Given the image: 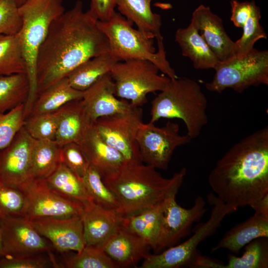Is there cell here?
<instances>
[{
  "mask_svg": "<svg viewBox=\"0 0 268 268\" xmlns=\"http://www.w3.org/2000/svg\"><path fill=\"white\" fill-rule=\"evenodd\" d=\"M97 21L77 0L52 22L38 53L37 93L67 77L86 61L109 52L108 40Z\"/></svg>",
  "mask_w": 268,
  "mask_h": 268,
  "instance_id": "1",
  "label": "cell"
},
{
  "mask_svg": "<svg viewBox=\"0 0 268 268\" xmlns=\"http://www.w3.org/2000/svg\"><path fill=\"white\" fill-rule=\"evenodd\" d=\"M208 184L215 196L237 209L268 194V127L234 144L210 171Z\"/></svg>",
  "mask_w": 268,
  "mask_h": 268,
  "instance_id": "2",
  "label": "cell"
},
{
  "mask_svg": "<svg viewBox=\"0 0 268 268\" xmlns=\"http://www.w3.org/2000/svg\"><path fill=\"white\" fill-rule=\"evenodd\" d=\"M186 173V169L182 168L171 178H166L152 166L142 162L126 163L116 172L102 178L118 200L119 213L125 217L176 195Z\"/></svg>",
  "mask_w": 268,
  "mask_h": 268,
  "instance_id": "3",
  "label": "cell"
},
{
  "mask_svg": "<svg viewBox=\"0 0 268 268\" xmlns=\"http://www.w3.org/2000/svg\"><path fill=\"white\" fill-rule=\"evenodd\" d=\"M151 104L149 123L154 124L161 118L181 119L192 139L197 138L208 123L207 98L193 79L170 78Z\"/></svg>",
  "mask_w": 268,
  "mask_h": 268,
  "instance_id": "4",
  "label": "cell"
},
{
  "mask_svg": "<svg viewBox=\"0 0 268 268\" xmlns=\"http://www.w3.org/2000/svg\"><path fill=\"white\" fill-rule=\"evenodd\" d=\"M63 0H27L18 7L21 27L17 33L26 66L29 95L24 104L27 116L36 99V61L39 49L52 22L65 12Z\"/></svg>",
  "mask_w": 268,
  "mask_h": 268,
  "instance_id": "5",
  "label": "cell"
},
{
  "mask_svg": "<svg viewBox=\"0 0 268 268\" xmlns=\"http://www.w3.org/2000/svg\"><path fill=\"white\" fill-rule=\"evenodd\" d=\"M133 24L116 11L108 21H97L98 27L108 40L109 52L119 61L132 59L149 61L169 78H177L166 59L165 48L159 47L156 51L153 38L134 28Z\"/></svg>",
  "mask_w": 268,
  "mask_h": 268,
  "instance_id": "6",
  "label": "cell"
},
{
  "mask_svg": "<svg viewBox=\"0 0 268 268\" xmlns=\"http://www.w3.org/2000/svg\"><path fill=\"white\" fill-rule=\"evenodd\" d=\"M207 200L213 206L207 220L193 228V234L185 242L169 247L160 254H148L143 259L141 268H178L189 266L199 252V244L214 234L224 217L237 209L233 205L224 202L212 193L207 195Z\"/></svg>",
  "mask_w": 268,
  "mask_h": 268,
  "instance_id": "7",
  "label": "cell"
},
{
  "mask_svg": "<svg viewBox=\"0 0 268 268\" xmlns=\"http://www.w3.org/2000/svg\"><path fill=\"white\" fill-rule=\"evenodd\" d=\"M159 69L152 62L132 59L116 63L110 74L115 85V95L130 100L134 107L147 102L149 93L162 91L170 80L168 76L158 74Z\"/></svg>",
  "mask_w": 268,
  "mask_h": 268,
  "instance_id": "8",
  "label": "cell"
},
{
  "mask_svg": "<svg viewBox=\"0 0 268 268\" xmlns=\"http://www.w3.org/2000/svg\"><path fill=\"white\" fill-rule=\"evenodd\" d=\"M215 70L212 80L205 85L211 92L231 88L241 93L252 86L268 85V51L254 48L241 58L235 56L220 62Z\"/></svg>",
  "mask_w": 268,
  "mask_h": 268,
  "instance_id": "9",
  "label": "cell"
},
{
  "mask_svg": "<svg viewBox=\"0 0 268 268\" xmlns=\"http://www.w3.org/2000/svg\"><path fill=\"white\" fill-rule=\"evenodd\" d=\"M179 132V125L171 121L162 127L143 123L136 137L142 162L156 169H166L176 148L192 140Z\"/></svg>",
  "mask_w": 268,
  "mask_h": 268,
  "instance_id": "10",
  "label": "cell"
},
{
  "mask_svg": "<svg viewBox=\"0 0 268 268\" xmlns=\"http://www.w3.org/2000/svg\"><path fill=\"white\" fill-rule=\"evenodd\" d=\"M142 119V110L134 107L125 113L99 118L93 125L104 140L121 153L126 163L142 162L136 140Z\"/></svg>",
  "mask_w": 268,
  "mask_h": 268,
  "instance_id": "11",
  "label": "cell"
},
{
  "mask_svg": "<svg viewBox=\"0 0 268 268\" xmlns=\"http://www.w3.org/2000/svg\"><path fill=\"white\" fill-rule=\"evenodd\" d=\"M28 201L25 217L29 220L41 218H71L81 215V203L59 194L44 179H34L22 191Z\"/></svg>",
  "mask_w": 268,
  "mask_h": 268,
  "instance_id": "12",
  "label": "cell"
},
{
  "mask_svg": "<svg viewBox=\"0 0 268 268\" xmlns=\"http://www.w3.org/2000/svg\"><path fill=\"white\" fill-rule=\"evenodd\" d=\"M35 141L23 126L0 150V182L22 191L34 179L32 158Z\"/></svg>",
  "mask_w": 268,
  "mask_h": 268,
  "instance_id": "13",
  "label": "cell"
},
{
  "mask_svg": "<svg viewBox=\"0 0 268 268\" xmlns=\"http://www.w3.org/2000/svg\"><path fill=\"white\" fill-rule=\"evenodd\" d=\"M176 196L167 199L164 204L158 252L175 246L182 238L190 235L194 223L199 221L207 211L205 201L201 196L195 198L190 208L179 205Z\"/></svg>",
  "mask_w": 268,
  "mask_h": 268,
  "instance_id": "14",
  "label": "cell"
},
{
  "mask_svg": "<svg viewBox=\"0 0 268 268\" xmlns=\"http://www.w3.org/2000/svg\"><path fill=\"white\" fill-rule=\"evenodd\" d=\"M0 232L4 256L55 251L50 242L25 217L0 219Z\"/></svg>",
  "mask_w": 268,
  "mask_h": 268,
  "instance_id": "15",
  "label": "cell"
},
{
  "mask_svg": "<svg viewBox=\"0 0 268 268\" xmlns=\"http://www.w3.org/2000/svg\"><path fill=\"white\" fill-rule=\"evenodd\" d=\"M30 221L57 252H78L86 245L81 216L67 218H41Z\"/></svg>",
  "mask_w": 268,
  "mask_h": 268,
  "instance_id": "16",
  "label": "cell"
},
{
  "mask_svg": "<svg viewBox=\"0 0 268 268\" xmlns=\"http://www.w3.org/2000/svg\"><path fill=\"white\" fill-rule=\"evenodd\" d=\"M191 22L220 62L235 56V42L225 31L221 18L209 6H198L192 13Z\"/></svg>",
  "mask_w": 268,
  "mask_h": 268,
  "instance_id": "17",
  "label": "cell"
},
{
  "mask_svg": "<svg viewBox=\"0 0 268 268\" xmlns=\"http://www.w3.org/2000/svg\"><path fill=\"white\" fill-rule=\"evenodd\" d=\"M115 85L110 73L84 91L82 100L91 120L130 111L133 106L127 100L116 97Z\"/></svg>",
  "mask_w": 268,
  "mask_h": 268,
  "instance_id": "18",
  "label": "cell"
},
{
  "mask_svg": "<svg viewBox=\"0 0 268 268\" xmlns=\"http://www.w3.org/2000/svg\"><path fill=\"white\" fill-rule=\"evenodd\" d=\"M230 3L231 21L234 26L243 29L242 36L235 42V56L240 58L254 48L257 41L267 39V36L260 23V9L254 0L242 2L232 0Z\"/></svg>",
  "mask_w": 268,
  "mask_h": 268,
  "instance_id": "19",
  "label": "cell"
},
{
  "mask_svg": "<svg viewBox=\"0 0 268 268\" xmlns=\"http://www.w3.org/2000/svg\"><path fill=\"white\" fill-rule=\"evenodd\" d=\"M118 268L135 267L148 254L149 246L121 224L101 246Z\"/></svg>",
  "mask_w": 268,
  "mask_h": 268,
  "instance_id": "20",
  "label": "cell"
},
{
  "mask_svg": "<svg viewBox=\"0 0 268 268\" xmlns=\"http://www.w3.org/2000/svg\"><path fill=\"white\" fill-rule=\"evenodd\" d=\"M56 113L57 128L55 141L61 146L69 142L79 144L93 124L82 99L67 103Z\"/></svg>",
  "mask_w": 268,
  "mask_h": 268,
  "instance_id": "21",
  "label": "cell"
},
{
  "mask_svg": "<svg viewBox=\"0 0 268 268\" xmlns=\"http://www.w3.org/2000/svg\"><path fill=\"white\" fill-rule=\"evenodd\" d=\"M79 144L90 165L96 169L102 178L116 172L126 163L121 153L104 140L93 124Z\"/></svg>",
  "mask_w": 268,
  "mask_h": 268,
  "instance_id": "22",
  "label": "cell"
},
{
  "mask_svg": "<svg viewBox=\"0 0 268 268\" xmlns=\"http://www.w3.org/2000/svg\"><path fill=\"white\" fill-rule=\"evenodd\" d=\"M86 245L101 246L120 226L122 216L117 211L95 204L85 207L81 215Z\"/></svg>",
  "mask_w": 268,
  "mask_h": 268,
  "instance_id": "23",
  "label": "cell"
},
{
  "mask_svg": "<svg viewBox=\"0 0 268 268\" xmlns=\"http://www.w3.org/2000/svg\"><path fill=\"white\" fill-rule=\"evenodd\" d=\"M175 40L182 55L191 60L196 69H215L220 63L192 22L186 28L177 30Z\"/></svg>",
  "mask_w": 268,
  "mask_h": 268,
  "instance_id": "24",
  "label": "cell"
},
{
  "mask_svg": "<svg viewBox=\"0 0 268 268\" xmlns=\"http://www.w3.org/2000/svg\"><path fill=\"white\" fill-rule=\"evenodd\" d=\"M268 237V218L257 213L233 227L211 249H225L235 254L254 239Z\"/></svg>",
  "mask_w": 268,
  "mask_h": 268,
  "instance_id": "25",
  "label": "cell"
},
{
  "mask_svg": "<svg viewBox=\"0 0 268 268\" xmlns=\"http://www.w3.org/2000/svg\"><path fill=\"white\" fill-rule=\"evenodd\" d=\"M152 0H116V6L119 13L134 23L137 29L152 38H155L157 44L163 43L160 32L161 18L159 14L152 12Z\"/></svg>",
  "mask_w": 268,
  "mask_h": 268,
  "instance_id": "26",
  "label": "cell"
},
{
  "mask_svg": "<svg viewBox=\"0 0 268 268\" xmlns=\"http://www.w3.org/2000/svg\"><path fill=\"white\" fill-rule=\"evenodd\" d=\"M165 201L137 213L123 217L122 223L156 252L159 250L162 213Z\"/></svg>",
  "mask_w": 268,
  "mask_h": 268,
  "instance_id": "27",
  "label": "cell"
},
{
  "mask_svg": "<svg viewBox=\"0 0 268 268\" xmlns=\"http://www.w3.org/2000/svg\"><path fill=\"white\" fill-rule=\"evenodd\" d=\"M84 91L73 88L66 77L37 93L28 116L54 112L70 101L82 99Z\"/></svg>",
  "mask_w": 268,
  "mask_h": 268,
  "instance_id": "28",
  "label": "cell"
},
{
  "mask_svg": "<svg viewBox=\"0 0 268 268\" xmlns=\"http://www.w3.org/2000/svg\"><path fill=\"white\" fill-rule=\"evenodd\" d=\"M119 61L110 52L92 58L83 62L67 76L70 85L75 89L84 91L104 75L110 73Z\"/></svg>",
  "mask_w": 268,
  "mask_h": 268,
  "instance_id": "29",
  "label": "cell"
},
{
  "mask_svg": "<svg viewBox=\"0 0 268 268\" xmlns=\"http://www.w3.org/2000/svg\"><path fill=\"white\" fill-rule=\"evenodd\" d=\"M46 180L50 187L56 192L81 203L84 207L94 204L87 192L83 178L62 162Z\"/></svg>",
  "mask_w": 268,
  "mask_h": 268,
  "instance_id": "30",
  "label": "cell"
},
{
  "mask_svg": "<svg viewBox=\"0 0 268 268\" xmlns=\"http://www.w3.org/2000/svg\"><path fill=\"white\" fill-rule=\"evenodd\" d=\"M61 146L54 140H35L32 153V173L34 179H46L61 162Z\"/></svg>",
  "mask_w": 268,
  "mask_h": 268,
  "instance_id": "31",
  "label": "cell"
},
{
  "mask_svg": "<svg viewBox=\"0 0 268 268\" xmlns=\"http://www.w3.org/2000/svg\"><path fill=\"white\" fill-rule=\"evenodd\" d=\"M26 73L0 76V114H4L16 106L25 104L29 93Z\"/></svg>",
  "mask_w": 268,
  "mask_h": 268,
  "instance_id": "32",
  "label": "cell"
},
{
  "mask_svg": "<svg viewBox=\"0 0 268 268\" xmlns=\"http://www.w3.org/2000/svg\"><path fill=\"white\" fill-rule=\"evenodd\" d=\"M26 63L18 36L0 35V76L26 73Z\"/></svg>",
  "mask_w": 268,
  "mask_h": 268,
  "instance_id": "33",
  "label": "cell"
},
{
  "mask_svg": "<svg viewBox=\"0 0 268 268\" xmlns=\"http://www.w3.org/2000/svg\"><path fill=\"white\" fill-rule=\"evenodd\" d=\"M245 246L241 256L228 255V262L223 265L222 268H268V238L254 239Z\"/></svg>",
  "mask_w": 268,
  "mask_h": 268,
  "instance_id": "34",
  "label": "cell"
},
{
  "mask_svg": "<svg viewBox=\"0 0 268 268\" xmlns=\"http://www.w3.org/2000/svg\"><path fill=\"white\" fill-rule=\"evenodd\" d=\"M64 268H116L117 266L101 246L85 245L80 252L60 263Z\"/></svg>",
  "mask_w": 268,
  "mask_h": 268,
  "instance_id": "35",
  "label": "cell"
},
{
  "mask_svg": "<svg viewBox=\"0 0 268 268\" xmlns=\"http://www.w3.org/2000/svg\"><path fill=\"white\" fill-rule=\"evenodd\" d=\"M82 178L95 205L119 213L120 204L117 198L104 184L101 175L95 167L90 165Z\"/></svg>",
  "mask_w": 268,
  "mask_h": 268,
  "instance_id": "36",
  "label": "cell"
},
{
  "mask_svg": "<svg viewBox=\"0 0 268 268\" xmlns=\"http://www.w3.org/2000/svg\"><path fill=\"white\" fill-rule=\"evenodd\" d=\"M27 208L28 201L23 192L0 182V219L25 217Z\"/></svg>",
  "mask_w": 268,
  "mask_h": 268,
  "instance_id": "37",
  "label": "cell"
},
{
  "mask_svg": "<svg viewBox=\"0 0 268 268\" xmlns=\"http://www.w3.org/2000/svg\"><path fill=\"white\" fill-rule=\"evenodd\" d=\"M23 127L35 140H55L57 122L56 111L28 116Z\"/></svg>",
  "mask_w": 268,
  "mask_h": 268,
  "instance_id": "38",
  "label": "cell"
},
{
  "mask_svg": "<svg viewBox=\"0 0 268 268\" xmlns=\"http://www.w3.org/2000/svg\"><path fill=\"white\" fill-rule=\"evenodd\" d=\"M60 268L59 261L53 252L0 257V268Z\"/></svg>",
  "mask_w": 268,
  "mask_h": 268,
  "instance_id": "39",
  "label": "cell"
},
{
  "mask_svg": "<svg viewBox=\"0 0 268 268\" xmlns=\"http://www.w3.org/2000/svg\"><path fill=\"white\" fill-rule=\"evenodd\" d=\"M25 120L24 104H21L4 114H0V150L6 147Z\"/></svg>",
  "mask_w": 268,
  "mask_h": 268,
  "instance_id": "40",
  "label": "cell"
},
{
  "mask_svg": "<svg viewBox=\"0 0 268 268\" xmlns=\"http://www.w3.org/2000/svg\"><path fill=\"white\" fill-rule=\"evenodd\" d=\"M61 162L78 176L83 177L90 164L80 144L69 142L61 146Z\"/></svg>",
  "mask_w": 268,
  "mask_h": 268,
  "instance_id": "41",
  "label": "cell"
},
{
  "mask_svg": "<svg viewBox=\"0 0 268 268\" xmlns=\"http://www.w3.org/2000/svg\"><path fill=\"white\" fill-rule=\"evenodd\" d=\"M22 24L18 6L14 0H0V35H14Z\"/></svg>",
  "mask_w": 268,
  "mask_h": 268,
  "instance_id": "42",
  "label": "cell"
},
{
  "mask_svg": "<svg viewBox=\"0 0 268 268\" xmlns=\"http://www.w3.org/2000/svg\"><path fill=\"white\" fill-rule=\"evenodd\" d=\"M116 7V0H90L89 10L98 21L105 22L112 17Z\"/></svg>",
  "mask_w": 268,
  "mask_h": 268,
  "instance_id": "43",
  "label": "cell"
},
{
  "mask_svg": "<svg viewBox=\"0 0 268 268\" xmlns=\"http://www.w3.org/2000/svg\"><path fill=\"white\" fill-rule=\"evenodd\" d=\"M255 212L268 218V194L250 205Z\"/></svg>",
  "mask_w": 268,
  "mask_h": 268,
  "instance_id": "44",
  "label": "cell"
},
{
  "mask_svg": "<svg viewBox=\"0 0 268 268\" xmlns=\"http://www.w3.org/2000/svg\"><path fill=\"white\" fill-rule=\"evenodd\" d=\"M3 256H4V254L2 250V246L1 237H0V257H3Z\"/></svg>",
  "mask_w": 268,
  "mask_h": 268,
  "instance_id": "45",
  "label": "cell"
},
{
  "mask_svg": "<svg viewBox=\"0 0 268 268\" xmlns=\"http://www.w3.org/2000/svg\"><path fill=\"white\" fill-rule=\"evenodd\" d=\"M27 0H14L17 5L19 7L24 3Z\"/></svg>",
  "mask_w": 268,
  "mask_h": 268,
  "instance_id": "46",
  "label": "cell"
}]
</instances>
